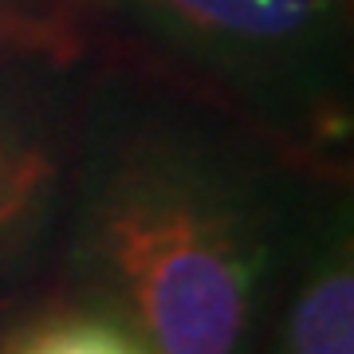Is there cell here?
<instances>
[{"instance_id":"obj_4","label":"cell","mask_w":354,"mask_h":354,"mask_svg":"<svg viewBox=\"0 0 354 354\" xmlns=\"http://www.w3.org/2000/svg\"><path fill=\"white\" fill-rule=\"evenodd\" d=\"M0 354H153L134 327H122L106 315L67 311L48 315L32 327L16 330Z\"/></svg>"},{"instance_id":"obj_1","label":"cell","mask_w":354,"mask_h":354,"mask_svg":"<svg viewBox=\"0 0 354 354\" xmlns=\"http://www.w3.org/2000/svg\"><path fill=\"white\" fill-rule=\"evenodd\" d=\"M95 252L153 354H241L260 244L236 209L177 181H134L102 205Z\"/></svg>"},{"instance_id":"obj_5","label":"cell","mask_w":354,"mask_h":354,"mask_svg":"<svg viewBox=\"0 0 354 354\" xmlns=\"http://www.w3.org/2000/svg\"><path fill=\"white\" fill-rule=\"evenodd\" d=\"M0 51L44 55V59H75L83 51L71 0H0Z\"/></svg>"},{"instance_id":"obj_6","label":"cell","mask_w":354,"mask_h":354,"mask_svg":"<svg viewBox=\"0 0 354 354\" xmlns=\"http://www.w3.org/2000/svg\"><path fill=\"white\" fill-rule=\"evenodd\" d=\"M51 181H55V165L48 153L0 130V256L24 236Z\"/></svg>"},{"instance_id":"obj_2","label":"cell","mask_w":354,"mask_h":354,"mask_svg":"<svg viewBox=\"0 0 354 354\" xmlns=\"http://www.w3.org/2000/svg\"><path fill=\"white\" fill-rule=\"evenodd\" d=\"M283 354H354V268L346 248L327 256L291 299Z\"/></svg>"},{"instance_id":"obj_3","label":"cell","mask_w":354,"mask_h":354,"mask_svg":"<svg viewBox=\"0 0 354 354\" xmlns=\"http://www.w3.org/2000/svg\"><path fill=\"white\" fill-rule=\"evenodd\" d=\"M165 12L205 36L279 44L307 32L323 12V0H162Z\"/></svg>"}]
</instances>
